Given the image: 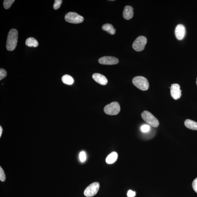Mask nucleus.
<instances>
[{"label":"nucleus","mask_w":197,"mask_h":197,"mask_svg":"<svg viewBox=\"0 0 197 197\" xmlns=\"http://www.w3.org/2000/svg\"><path fill=\"white\" fill-rule=\"evenodd\" d=\"M133 9L130 6H126L125 7L123 11V16L124 18L126 20L131 19L133 16Z\"/></svg>","instance_id":"obj_12"},{"label":"nucleus","mask_w":197,"mask_h":197,"mask_svg":"<svg viewBox=\"0 0 197 197\" xmlns=\"http://www.w3.org/2000/svg\"><path fill=\"white\" fill-rule=\"evenodd\" d=\"M62 81L64 84L68 85H71L73 84L74 80L73 77L68 75H65L62 77Z\"/></svg>","instance_id":"obj_17"},{"label":"nucleus","mask_w":197,"mask_h":197,"mask_svg":"<svg viewBox=\"0 0 197 197\" xmlns=\"http://www.w3.org/2000/svg\"><path fill=\"white\" fill-rule=\"evenodd\" d=\"M99 63L103 65H114L118 63V58L111 56H104L99 58L98 60Z\"/></svg>","instance_id":"obj_8"},{"label":"nucleus","mask_w":197,"mask_h":197,"mask_svg":"<svg viewBox=\"0 0 197 197\" xmlns=\"http://www.w3.org/2000/svg\"><path fill=\"white\" fill-rule=\"evenodd\" d=\"M141 115L142 118L148 124L153 127H158L159 125V121L152 113L149 111H145L142 113Z\"/></svg>","instance_id":"obj_3"},{"label":"nucleus","mask_w":197,"mask_h":197,"mask_svg":"<svg viewBox=\"0 0 197 197\" xmlns=\"http://www.w3.org/2000/svg\"><path fill=\"white\" fill-rule=\"evenodd\" d=\"M2 127L1 126H0V137H1L2 133Z\"/></svg>","instance_id":"obj_26"},{"label":"nucleus","mask_w":197,"mask_h":197,"mask_svg":"<svg viewBox=\"0 0 197 197\" xmlns=\"http://www.w3.org/2000/svg\"><path fill=\"white\" fill-rule=\"evenodd\" d=\"M106 114L114 115L118 114L120 111V106L118 102H114L108 104L104 108Z\"/></svg>","instance_id":"obj_4"},{"label":"nucleus","mask_w":197,"mask_h":197,"mask_svg":"<svg viewBox=\"0 0 197 197\" xmlns=\"http://www.w3.org/2000/svg\"><path fill=\"white\" fill-rule=\"evenodd\" d=\"M133 84L137 88L142 91H146L149 89V83L147 79L141 76H136L132 79Z\"/></svg>","instance_id":"obj_2"},{"label":"nucleus","mask_w":197,"mask_h":197,"mask_svg":"<svg viewBox=\"0 0 197 197\" xmlns=\"http://www.w3.org/2000/svg\"><path fill=\"white\" fill-rule=\"evenodd\" d=\"M136 193L134 191L131 190L128 191L127 195L128 197H134L136 196Z\"/></svg>","instance_id":"obj_25"},{"label":"nucleus","mask_w":197,"mask_h":197,"mask_svg":"<svg viewBox=\"0 0 197 197\" xmlns=\"http://www.w3.org/2000/svg\"><path fill=\"white\" fill-rule=\"evenodd\" d=\"M118 154L116 152H112L108 155L106 158V162L108 164H112L114 163L118 158Z\"/></svg>","instance_id":"obj_14"},{"label":"nucleus","mask_w":197,"mask_h":197,"mask_svg":"<svg viewBox=\"0 0 197 197\" xmlns=\"http://www.w3.org/2000/svg\"><path fill=\"white\" fill-rule=\"evenodd\" d=\"M186 33L184 26L181 24H179L175 29V35L177 38L179 40H182L184 37Z\"/></svg>","instance_id":"obj_10"},{"label":"nucleus","mask_w":197,"mask_h":197,"mask_svg":"<svg viewBox=\"0 0 197 197\" xmlns=\"http://www.w3.org/2000/svg\"><path fill=\"white\" fill-rule=\"evenodd\" d=\"M65 20L70 23L77 24L81 23L84 21L82 16L75 12H69L65 15Z\"/></svg>","instance_id":"obj_5"},{"label":"nucleus","mask_w":197,"mask_h":197,"mask_svg":"<svg viewBox=\"0 0 197 197\" xmlns=\"http://www.w3.org/2000/svg\"><path fill=\"white\" fill-rule=\"evenodd\" d=\"M102 29L112 35H114L116 32V30L113 28V25L109 24H104L102 26Z\"/></svg>","instance_id":"obj_16"},{"label":"nucleus","mask_w":197,"mask_h":197,"mask_svg":"<svg viewBox=\"0 0 197 197\" xmlns=\"http://www.w3.org/2000/svg\"><path fill=\"white\" fill-rule=\"evenodd\" d=\"M185 126L187 128L192 130H197V122L194 121L187 119L185 121Z\"/></svg>","instance_id":"obj_13"},{"label":"nucleus","mask_w":197,"mask_h":197,"mask_svg":"<svg viewBox=\"0 0 197 197\" xmlns=\"http://www.w3.org/2000/svg\"><path fill=\"white\" fill-rule=\"evenodd\" d=\"M192 186L195 192L197 193V177L193 181Z\"/></svg>","instance_id":"obj_24"},{"label":"nucleus","mask_w":197,"mask_h":197,"mask_svg":"<svg viewBox=\"0 0 197 197\" xmlns=\"http://www.w3.org/2000/svg\"><path fill=\"white\" fill-rule=\"evenodd\" d=\"M100 184L98 182L92 183L87 187L84 191V195L87 197L93 196L97 194Z\"/></svg>","instance_id":"obj_7"},{"label":"nucleus","mask_w":197,"mask_h":197,"mask_svg":"<svg viewBox=\"0 0 197 197\" xmlns=\"http://www.w3.org/2000/svg\"><path fill=\"white\" fill-rule=\"evenodd\" d=\"M196 84H197V79H196Z\"/></svg>","instance_id":"obj_27"},{"label":"nucleus","mask_w":197,"mask_h":197,"mask_svg":"<svg viewBox=\"0 0 197 197\" xmlns=\"http://www.w3.org/2000/svg\"><path fill=\"white\" fill-rule=\"evenodd\" d=\"M14 2V0H5L3 2V6L4 8L6 9H9Z\"/></svg>","instance_id":"obj_18"},{"label":"nucleus","mask_w":197,"mask_h":197,"mask_svg":"<svg viewBox=\"0 0 197 197\" xmlns=\"http://www.w3.org/2000/svg\"><path fill=\"white\" fill-rule=\"evenodd\" d=\"M147 39L143 36H140L136 39L132 44V46L134 50L137 52L143 50L147 44Z\"/></svg>","instance_id":"obj_6"},{"label":"nucleus","mask_w":197,"mask_h":197,"mask_svg":"<svg viewBox=\"0 0 197 197\" xmlns=\"http://www.w3.org/2000/svg\"><path fill=\"white\" fill-rule=\"evenodd\" d=\"M26 45L29 47H37L39 46L38 42L33 37H30L26 41Z\"/></svg>","instance_id":"obj_15"},{"label":"nucleus","mask_w":197,"mask_h":197,"mask_svg":"<svg viewBox=\"0 0 197 197\" xmlns=\"http://www.w3.org/2000/svg\"><path fill=\"white\" fill-rule=\"evenodd\" d=\"M150 128V127L149 126L147 125H144L141 126V129L142 132H147L149 131Z\"/></svg>","instance_id":"obj_23"},{"label":"nucleus","mask_w":197,"mask_h":197,"mask_svg":"<svg viewBox=\"0 0 197 197\" xmlns=\"http://www.w3.org/2000/svg\"><path fill=\"white\" fill-rule=\"evenodd\" d=\"M7 75V73L5 69H0V80H2L5 77H6Z\"/></svg>","instance_id":"obj_22"},{"label":"nucleus","mask_w":197,"mask_h":197,"mask_svg":"<svg viewBox=\"0 0 197 197\" xmlns=\"http://www.w3.org/2000/svg\"><path fill=\"white\" fill-rule=\"evenodd\" d=\"M170 94L174 99L177 100L181 97V91L180 86L178 84H173L170 87Z\"/></svg>","instance_id":"obj_9"},{"label":"nucleus","mask_w":197,"mask_h":197,"mask_svg":"<svg viewBox=\"0 0 197 197\" xmlns=\"http://www.w3.org/2000/svg\"><path fill=\"white\" fill-rule=\"evenodd\" d=\"M54 2V10H58V9L60 8L61 5L62 3V0H55Z\"/></svg>","instance_id":"obj_19"},{"label":"nucleus","mask_w":197,"mask_h":197,"mask_svg":"<svg viewBox=\"0 0 197 197\" xmlns=\"http://www.w3.org/2000/svg\"><path fill=\"white\" fill-rule=\"evenodd\" d=\"M92 78L96 82L102 85H105L108 83L107 79L101 74L95 73L92 75Z\"/></svg>","instance_id":"obj_11"},{"label":"nucleus","mask_w":197,"mask_h":197,"mask_svg":"<svg viewBox=\"0 0 197 197\" xmlns=\"http://www.w3.org/2000/svg\"><path fill=\"white\" fill-rule=\"evenodd\" d=\"M79 158L80 160V162H84L86 160V153L84 151H82L79 154Z\"/></svg>","instance_id":"obj_21"},{"label":"nucleus","mask_w":197,"mask_h":197,"mask_svg":"<svg viewBox=\"0 0 197 197\" xmlns=\"http://www.w3.org/2000/svg\"><path fill=\"white\" fill-rule=\"evenodd\" d=\"M6 179L4 171L1 166L0 167V180L2 182L5 181Z\"/></svg>","instance_id":"obj_20"},{"label":"nucleus","mask_w":197,"mask_h":197,"mask_svg":"<svg viewBox=\"0 0 197 197\" xmlns=\"http://www.w3.org/2000/svg\"><path fill=\"white\" fill-rule=\"evenodd\" d=\"M18 32L16 29H11L7 37L6 48L7 50L12 51L16 48L18 42Z\"/></svg>","instance_id":"obj_1"}]
</instances>
